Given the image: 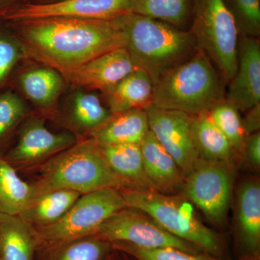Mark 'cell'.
Wrapping results in <instances>:
<instances>
[{"label": "cell", "mask_w": 260, "mask_h": 260, "mask_svg": "<svg viewBox=\"0 0 260 260\" xmlns=\"http://www.w3.org/2000/svg\"><path fill=\"white\" fill-rule=\"evenodd\" d=\"M122 17L112 20H29L17 23L20 28L18 37L25 56L64 75L97 56L125 47Z\"/></svg>", "instance_id": "6da1fadb"}, {"label": "cell", "mask_w": 260, "mask_h": 260, "mask_svg": "<svg viewBox=\"0 0 260 260\" xmlns=\"http://www.w3.org/2000/svg\"><path fill=\"white\" fill-rule=\"evenodd\" d=\"M122 18L126 51L137 69L145 72L153 84L198 49L189 30L133 13Z\"/></svg>", "instance_id": "7a4b0ae2"}, {"label": "cell", "mask_w": 260, "mask_h": 260, "mask_svg": "<svg viewBox=\"0 0 260 260\" xmlns=\"http://www.w3.org/2000/svg\"><path fill=\"white\" fill-rule=\"evenodd\" d=\"M225 83L208 56L198 49L153 84L152 105L191 116L208 112L225 98Z\"/></svg>", "instance_id": "3957f363"}, {"label": "cell", "mask_w": 260, "mask_h": 260, "mask_svg": "<svg viewBox=\"0 0 260 260\" xmlns=\"http://www.w3.org/2000/svg\"><path fill=\"white\" fill-rule=\"evenodd\" d=\"M38 168L39 177L31 183L34 197L54 189H68L84 194L106 188L126 189L90 138L78 140Z\"/></svg>", "instance_id": "277c9868"}, {"label": "cell", "mask_w": 260, "mask_h": 260, "mask_svg": "<svg viewBox=\"0 0 260 260\" xmlns=\"http://www.w3.org/2000/svg\"><path fill=\"white\" fill-rule=\"evenodd\" d=\"M119 191L127 207L148 214L174 237L205 254L221 259L225 257L226 244L223 236L205 225L194 205L184 197L132 189Z\"/></svg>", "instance_id": "5b68a950"}, {"label": "cell", "mask_w": 260, "mask_h": 260, "mask_svg": "<svg viewBox=\"0 0 260 260\" xmlns=\"http://www.w3.org/2000/svg\"><path fill=\"white\" fill-rule=\"evenodd\" d=\"M189 31L229 83L237 71L239 34L224 0H193Z\"/></svg>", "instance_id": "8992f818"}, {"label": "cell", "mask_w": 260, "mask_h": 260, "mask_svg": "<svg viewBox=\"0 0 260 260\" xmlns=\"http://www.w3.org/2000/svg\"><path fill=\"white\" fill-rule=\"evenodd\" d=\"M126 207L120 191L114 188L82 194L56 223L34 229L37 248L95 235L106 220Z\"/></svg>", "instance_id": "52a82bcc"}, {"label": "cell", "mask_w": 260, "mask_h": 260, "mask_svg": "<svg viewBox=\"0 0 260 260\" xmlns=\"http://www.w3.org/2000/svg\"><path fill=\"white\" fill-rule=\"evenodd\" d=\"M235 165L199 158L184 178L180 195L210 223L223 228L232 204Z\"/></svg>", "instance_id": "ba28073f"}, {"label": "cell", "mask_w": 260, "mask_h": 260, "mask_svg": "<svg viewBox=\"0 0 260 260\" xmlns=\"http://www.w3.org/2000/svg\"><path fill=\"white\" fill-rule=\"evenodd\" d=\"M95 235L111 243H126L145 249L174 247L188 252H203L168 232L148 214L130 207L106 220Z\"/></svg>", "instance_id": "9c48e42d"}, {"label": "cell", "mask_w": 260, "mask_h": 260, "mask_svg": "<svg viewBox=\"0 0 260 260\" xmlns=\"http://www.w3.org/2000/svg\"><path fill=\"white\" fill-rule=\"evenodd\" d=\"M132 0H59L47 4L0 7V20L18 23L65 18L112 20L131 13Z\"/></svg>", "instance_id": "30bf717a"}, {"label": "cell", "mask_w": 260, "mask_h": 260, "mask_svg": "<svg viewBox=\"0 0 260 260\" xmlns=\"http://www.w3.org/2000/svg\"><path fill=\"white\" fill-rule=\"evenodd\" d=\"M78 140L71 132L50 131L42 118H29L20 129L16 144L3 157L15 168L38 167Z\"/></svg>", "instance_id": "8fae6325"}, {"label": "cell", "mask_w": 260, "mask_h": 260, "mask_svg": "<svg viewBox=\"0 0 260 260\" xmlns=\"http://www.w3.org/2000/svg\"><path fill=\"white\" fill-rule=\"evenodd\" d=\"M145 110L149 129L186 176L200 158L191 139L190 115L153 105L149 106Z\"/></svg>", "instance_id": "7c38bea8"}, {"label": "cell", "mask_w": 260, "mask_h": 260, "mask_svg": "<svg viewBox=\"0 0 260 260\" xmlns=\"http://www.w3.org/2000/svg\"><path fill=\"white\" fill-rule=\"evenodd\" d=\"M234 236L239 260H260V181L243 179L236 191Z\"/></svg>", "instance_id": "4fadbf2b"}, {"label": "cell", "mask_w": 260, "mask_h": 260, "mask_svg": "<svg viewBox=\"0 0 260 260\" xmlns=\"http://www.w3.org/2000/svg\"><path fill=\"white\" fill-rule=\"evenodd\" d=\"M137 70L125 47L105 53L62 75L71 85L106 93Z\"/></svg>", "instance_id": "5bb4252c"}, {"label": "cell", "mask_w": 260, "mask_h": 260, "mask_svg": "<svg viewBox=\"0 0 260 260\" xmlns=\"http://www.w3.org/2000/svg\"><path fill=\"white\" fill-rule=\"evenodd\" d=\"M226 99L239 112L260 104V42L259 39L239 35L237 68L229 82Z\"/></svg>", "instance_id": "9a60e30c"}, {"label": "cell", "mask_w": 260, "mask_h": 260, "mask_svg": "<svg viewBox=\"0 0 260 260\" xmlns=\"http://www.w3.org/2000/svg\"><path fill=\"white\" fill-rule=\"evenodd\" d=\"M140 148L145 172L155 191L165 194H180L185 176L150 129Z\"/></svg>", "instance_id": "2e32d148"}, {"label": "cell", "mask_w": 260, "mask_h": 260, "mask_svg": "<svg viewBox=\"0 0 260 260\" xmlns=\"http://www.w3.org/2000/svg\"><path fill=\"white\" fill-rule=\"evenodd\" d=\"M149 131L145 109H133L112 114L102 126L92 132L91 138L99 146L141 144Z\"/></svg>", "instance_id": "e0dca14e"}, {"label": "cell", "mask_w": 260, "mask_h": 260, "mask_svg": "<svg viewBox=\"0 0 260 260\" xmlns=\"http://www.w3.org/2000/svg\"><path fill=\"white\" fill-rule=\"evenodd\" d=\"M99 148L108 166L126 184V189L156 191L145 172L140 145H112Z\"/></svg>", "instance_id": "ac0fdd59"}, {"label": "cell", "mask_w": 260, "mask_h": 260, "mask_svg": "<svg viewBox=\"0 0 260 260\" xmlns=\"http://www.w3.org/2000/svg\"><path fill=\"white\" fill-rule=\"evenodd\" d=\"M189 122L191 139L200 158L235 165L237 157L232 145L208 112L190 115Z\"/></svg>", "instance_id": "d6986e66"}, {"label": "cell", "mask_w": 260, "mask_h": 260, "mask_svg": "<svg viewBox=\"0 0 260 260\" xmlns=\"http://www.w3.org/2000/svg\"><path fill=\"white\" fill-rule=\"evenodd\" d=\"M104 94L112 114L145 109L153 104V83L145 72L137 69Z\"/></svg>", "instance_id": "ffe728a7"}, {"label": "cell", "mask_w": 260, "mask_h": 260, "mask_svg": "<svg viewBox=\"0 0 260 260\" xmlns=\"http://www.w3.org/2000/svg\"><path fill=\"white\" fill-rule=\"evenodd\" d=\"M20 90L29 100L42 109L49 110L56 105L65 86L64 77L47 66L30 68L18 78Z\"/></svg>", "instance_id": "44dd1931"}, {"label": "cell", "mask_w": 260, "mask_h": 260, "mask_svg": "<svg viewBox=\"0 0 260 260\" xmlns=\"http://www.w3.org/2000/svg\"><path fill=\"white\" fill-rule=\"evenodd\" d=\"M77 191L54 189L34 196L18 215L34 229L56 223L81 196Z\"/></svg>", "instance_id": "7402d4cb"}, {"label": "cell", "mask_w": 260, "mask_h": 260, "mask_svg": "<svg viewBox=\"0 0 260 260\" xmlns=\"http://www.w3.org/2000/svg\"><path fill=\"white\" fill-rule=\"evenodd\" d=\"M34 228L18 215L0 213V260H35Z\"/></svg>", "instance_id": "603a6c76"}, {"label": "cell", "mask_w": 260, "mask_h": 260, "mask_svg": "<svg viewBox=\"0 0 260 260\" xmlns=\"http://www.w3.org/2000/svg\"><path fill=\"white\" fill-rule=\"evenodd\" d=\"M112 114L109 109L103 105L96 93L78 90L70 99L64 122L77 138L78 135L89 136Z\"/></svg>", "instance_id": "cb8c5ba5"}, {"label": "cell", "mask_w": 260, "mask_h": 260, "mask_svg": "<svg viewBox=\"0 0 260 260\" xmlns=\"http://www.w3.org/2000/svg\"><path fill=\"white\" fill-rule=\"evenodd\" d=\"M114 251L112 243L93 235L38 247L35 260H105Z\"/></svg>", "instance_id": "d4e9b609"}, {"label": "cell", "mask_w": 260, "mask_h": 260, "mask_svg": "<svg viewBox=\"0 0 260 260\" xmlns=\"http://www.w3.org/2000/svg\"><path fill=\"white\" fill-rule=\"evenodd\" d=\"M34 197L31 183L20 177L16 169L0 156V213L19 215Z\"/></svg>", "instance_id": "484cf974"}, {"label": "cell", "mask_w": 260, "mask_h": 260, "mask_svg": "<svg viewBox=\"0 0 260 260\" xmlns=\"http://www.w3.org/2000/svg\"><path fill=\"white\" fill-rule=\"evenodd\" d=\"M193 0H132L131 13L185 30L191 23Z\"/></svg>", "instance_id": "4316f807"}, {"label": "cell", "mask_w": 260, "mask_h": 260, "mask_svg": "<svg viewBox=\"0 0 260 260\" xmlns=\"http://www.w3.org/2000/svg\"><path fill=\"white\" fill-rule=\"evenodd\" d=\"M208 114L232 145L238 160H241L246 135L239 109L224 98L217 102Z\"/></svg>", "instance_id": "83f0119b"}, {"label": "cell", "mask_w": 260, "mask_h": 260, "mask_svg": "<svg viewBox=\"0 0 260 260\" xmlns=\"http://www.w3.org/2000/svg\"><path fill=\"white\" fill-rule=\"evenodd\" d=\"M114 250L128 260H226L205 254L191 253L174 247L145 249L122 242L112 243Z\"/></svg>", "instance_id": "f1b7e54d"}, {"label": "cell", "mask_w": 260, "mask_h": 260, "mask_svg": "<svg viewBox=\"0 0 260 260\" xmlns=\"http://www.w3.org/2000/svg\"><path fill=\"white\" fill-rule=\"evenodd\" d=\"M239 35L258 39L260 35V0H224Z\"/></svg>", "instance_id": "f546056e"}, {"label": "cell", "mask_w": 260, "mask_h": 260, "mask_svg": "<svg viewBox=\"0 0 260 260\" xmlns=\"http://www.w3.org/2000/svg\"><path fill=\"white\" fill-rule=\"evenodd\" d=\"M27 112L26 106L18 93L12 90L0 93V146L8 141Z\"/></svg>", "instance_id": "4dcf8cb0"}, {"label": "cell", "mask_w": 260, "mask_h": 260, "mask_svg": "<svg viewBox=\"0 0 260 260\" xmlns=\"http://www.w3.org/2000/svg\"><path fill=\"white\" fill-rule=\"evenodd\" d=\"M24 56L25 51L19 38L0 30V89L8 82Z\"/></svg>", "instance_id": "1f68e13d"}, {"label": "cell", "mask_w": 260, "mask_h": 260, "mask_svg": "<svg viewBox=\"0 0 260 260\" xmlns=\"http://www.w3.org/2000/svg\"><path fill=\"white\" fill-rule=\"evenodd\" d=\"M241 160L254 170L260 168V133L246 135Z\"/></svg>", "instance_id": "d6a6232c"}, {"label": "cell", "mask_w": 260, "mask_h": 260, "mask_svg": "<svg viewBox=\"0 0 260 260\" xmlns=\"http://www.w3.org/2000/svg\"><path fill=\"white\" fill-rule=\"evenodd\" d=\"M242 124L246 135L259 132L260 104L246 111V115L242 119Z\"/></svg>", "instance_id": "836d02e7"}, {"label": "cell", "mask_w": 260, "mask_h": 260, "mask_svg": "<svg viewBox=\"0 0 260 260\" xmlns=\"http://www.w3.org/2000/svg\"><path fill=\"white\" fill-rule=\"evenodd\" d=\"M118 259V252L116 251H114L112 254H110L107 259L105 260H117Z\"/></svg>", "instance_id": "e575fe53"}, {"label": "cell", "mask_w": 260, "mask_h": 260, "mask_svg": "<svg viewBox=\"0 0 260 260\" xmlns=\"http://www.w3.org/2000/svg\"><path fill=\"white\" fill-rule=\"evenodd\" d=\"M120 254H121V253H120ZM121 254L123 256H121V258H119V253H118V259H117V260H128L127 259H126V256H124V254Z\"/></svg>", "instance_id": "d590c367"}, {"label": "cell", "mask_w": 260, "mask_h": 260, "mask_svg": "<svg viewBox=\"0 0 260 260\" xmlns=\"http://www.w3.org/2000/svg\"><path fill=\"white\" fill-rule=\"evenodd\" d=\"M9 0H0V7L3 6L5 3H8Z\"/></svg>", "instance_id": "8d00e7d4"}]
</instances>
